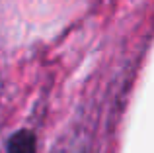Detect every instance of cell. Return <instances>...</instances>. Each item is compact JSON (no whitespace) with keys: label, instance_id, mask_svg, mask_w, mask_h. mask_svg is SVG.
<instances>
[{"label":"cell","instance_id":"obj_1","mask_svg":"<svg viewBox=\"0 0 154 153\" xmlns=\"http://www.w3.org/2000/svg\"><path fill=\"white\" fill-rule=\"evenodd\" d=\"M8 153H35V135L22 130L8 139Z\"/></svg>","mask_w":154,"mask_h":153}]
</instances>
